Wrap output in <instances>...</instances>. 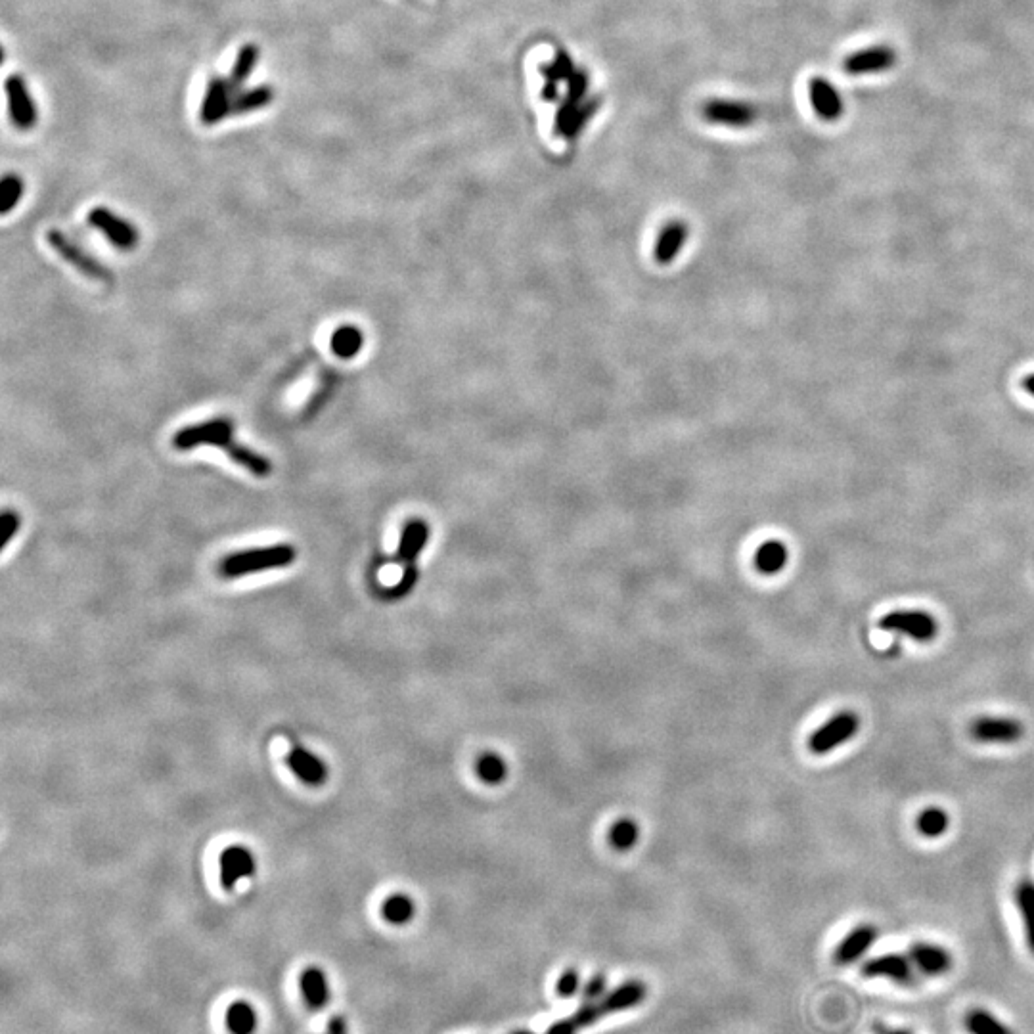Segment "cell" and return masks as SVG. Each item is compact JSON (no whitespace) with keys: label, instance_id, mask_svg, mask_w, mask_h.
<instances>
[{"label":"cell","instance_id":"cell-1","mask_svg":"<svg viewBox=\"0 0 1034 1034\" xmlns=\"http://www.w3.org/2000/svg\"><path fill=\"white\" fill-rule=\"evenodd\" d=\"M297 560V550L292 544H272L263 548L240 550L236 554L226 556L219 563V575L225 579H240L255 573H263L270 569L288 567Z\"/></svg>","mask_w":1034,"mask_h":1034},{"label":"cell","instance_id":"cell-2","mask_svg":"<svg viewBox=\"0 0 1034 1034\" xmlns=\"http://www.w3.org/2000/svg\"><path fill=\"white\" fill-rule=\"evenodd\" d=\"M646 994H648V987L642 981L632 979V981L619 985L617 989L611 990L609 994H604L600 1000L583 1004L571 1017V1021L581 1031V1029L594 1025L596 1021L604 1019L607 1015L625 1012V1010L640 1006L646 1000Z\"/></svg>","mask_w":1034,"mask_h":1034},{"label":"cell","instance_id":"cell-3","mask_svg":"<svg viewBox=\"0 0 1034 1034\" xmlns=\"http://www.w3.org/2000/svg\"><path fill=\"white\" fill-rule=\"evenodd\" d=\"M429 540V527L424 519H410L403 529L401 542L397 548V563L403 565V577L401 583L393 588V596L401 598L406 596L418 581V569L416 562L422 550L426 548Z\"/></svg>","mask_w":1034,"mask_h":1034},{"label":"cell","instance_id":"cell-4","mask_svg":"<svg viewBox=\"0 0 1034 1034\" xmlns=\"http://www.w3.org/2000/svg\"><path fill=\"white\" fill-rule=\"evenodd\" d=\"M46 242L68 265H71L75 270H79L89 280L100 282V284H112V270L104 267L96 257H92L81 246H77L62 230L50 228L46 232Z\"/></svg>","mask_w":1034,"mask_h":1034},{"label":"cell","instance_id":"cell-5","mask_svg":"<svg viewBox=\"0 0 1034 1034\" xmlns=\"http://www.w3.org/2000/svg\"><path fill=\"white\" fill-rule=\"evenodd\" d=\"M234 441V424L228 418H215L202 424L186 426L179 429L173 437V447L180 452L198 449L202 445H211L225 450L226 445Z\"/></svg>","mask_w":1034,"mask_h":1034},{"label":"cell","instance_id":"cell-6","mask_svg":"<svg viewBox=\"0 0 1034 1034\" xmlns=\"http://www.w3.org/2000/svg\"><path fill=\"white\" fill-rule=\"evenodd\" d=\"M860 728V719L853 711H841L822 724L809 738V749L814 755H828L843 743L851 742Z\"/></svg>","mask_w":1034,"mask_h":1034},{"label":"cell","instance_id":"cell-7","mask_svg":"<svg viewBox=\"0 0 1034 1034\" xmlns=\"http://www.w3.org/2000/svg\"><path fill=\"white\" fill-rule=\"evenodd\" d=\"M879 627L887 632L904 634L918 642H931L939 634L937 619L933 615H929L927 611H918V609L891 611L879 621Z\"/></svg>","mask_w":1034,"mask_h":1034},{"label":"cell","instance_id":"cell-8","mask_svg":"<svg viewBox=\"0 0 1034 1034\" xmlns=\"http://www.w3.org/2000/svg\"><path fill=\"white\" fill-rule=\"evenodd\" d=\"M701 113L707 123L732 127V129L751 127L759 117L755 106L742 102V100H726V98H713V100L705 102Z\"/></svg>","mask_w":1034,"mask_h":1034},{"label":"cell","instance_id":"cell-9","mask_svg":"<svg viewBox=\"0 0 1034 1034\" xmlns=\"http://www.w3.org/2000/svg\"><path fill=\"white\" fill-rule=\"evenodd\" d=\"M89 225L94 226L104 238H108L113 246L121 251H131L136 248L140 234L133 223L127 219L117 217L113 211L106 207H94L89 211Z\"/></svg>","mask_w":1034,"mask_h":1034},{"label":"cell","instance_id":"cell-10","mask_svg":"<svg viewBox=\"0 0 1034 1034\" xmlns=\"http://www.w3.org/2000/svg\"><path fill=\"white\" fill-rule=\"evenodd\" d=\"M234 92L228 77L213 75L207 83V89L203 94L202 108H200V121L205 127H215L226 117H232V100Z\"/></svg>","mask_w":1034,"mask_h":1034},{"label":"cell","instance_id":"cell-11","mask_svg":"<svg viewBox=\"0 0 1034 1034\" xmlns=\"http://www.w3.org/2000/svg\"><path fill=\"white\" fill-rule=\"evenodd\" d=\"M4 90L8 100V113L14 127L20 131H31L37 125L39 112L22 75H10L4 83Z\"/></svg>","mask_w":1034,"mask_h":1034},{"label":"cell","instance_id":"cell-12","mask_svg":"<svg viewBox=\"0 0 1034 1034\" xmlns=\"http://www.w3.org/2000/svg\"><path fill=\"white\" fill-rule=\"evenodd\" d=\"M914 967L912 960L902 954H883L868 960L862 966V975L866 979H889L900 987H914L918 983Z\"/></svg>","mask_w":1034,"mask_h":1034},{"label":"cell","instance_id":"cell-13","mask_svg":"<svg viewBox=\"0 0 1034 1034\" xmlns=\"http://www.w3.org/2000/svg\"><path fill=\"white\" fill-rule=\"evenodd\" d=\"M969 734L975 742L1008 745L1023 738V724L1008 717H979L969 724Z\"/></svg>","mask_w":1034,"mask_h":1034},{"label":"cell","instance_id":"cell-14","mask_svg":"<svg viewBox=\"0 0 1034 1034\" xmlns=\"http://www.w3.org/2000/svg\"><path fill=\"white\" fill-rule=\"evenodd\" d=\"M895 62H897L895 48L887 45H876L851 54L845 60L843 69L849 75H866V73H879V71L891 69L895 66Z\"/></svg>","mask_w":1034,"mask_h":1034},{"label":"cell","instance_id":"cell-15","mask_svg":"<svg viewBox=\"0 0 1034 1034\" xmlns=\"http://www.w3.org/2000/svg\"><path fill=\"white\" fill-rule=\"evenodd\" d=\"M809 98L816 115L824 121H837L845 113V102L839 90L824 77H814L809 83Z\"/></svg>","mask_w":1034,"mask_h":1034},{"label":"cell","instance_id":"cell-16","mask_svg":"<svg viewBox=\"0 0 1034 1034\" xmlns=\"http://www.w3.org/2000/svg\"><path fill=\"white\" fill-rule=\"evenodd\" d=\"M877 941V929L870 923H862L855 927L839 945L835 948L833 960L839 966H851L858 962L868 948Z\"/></svg>","mask_w":1034,"mask_h":1034},{"label":"cell","instance_id":"cell-17","mask_svg":"<svg viewBox=\"0 0 1034 1034\" xmlns=\"http://www.w3.org/2000/svg\"><path fill=\"white\" fill-rule=\"evenodd\" d=\"M286 763L290 766L293 774L307 786L318 787L322 786L328 778V766L324 761H320L316 755H313L311 751L295 745L290 749L288 757H286Z\"/></svg>","mask_w":1034,"mask_h":1034},{"label":"cell","instance_id":"cell-18","mask_svg":"<svg viewBox=\"0 0 1034 1034\" xmlns=\"http://www.w3.org/2000/svg\"><path fill=\"white\" fill-rule=\"evenodd\" d=\"M255 874V858L244 847H228L221 855V885L232 891L244 877Z\"/></svg>","mask_w":1034,"mask_h":1034},{"label":"cell","instance_id":"cell-19","mask_svg":"<svg viewBox=\"0 0 1034 1034\" xmlns=\"http://www.w3.org/2000/svg\"><path fill=\"white\" fill-rule=\"evenodd\" d=\"M910 960L920 969L923 975L939 977L945 975L952 969V956L950 952L939 945L931 943H916L910 948Z\"/></svg>","mask_w":1034,"mask_h":1034},{"label":"cell","instance_id":"cell-20","mask_svg":"<svg viewBox=\"0 0 1034 1034\" xmlns=\"http://www.w3.org/2000/svg\"><path fill=\"white\" fill-rule=\"evenodd\" d=\"M596 112V102L585 100L577 104H563L562 110L556 115V133L565 138H575L585 127L588 117Z\"/></svg>","mask_w":1034,"mask_h":1034},{"label":"cell","instance_id":"cell-21","mask_svg":"<svg viewBox=\"0 0 1034 1034\" xmlns=\"http://www.w3.org/2000/svg\"><path fill=\"white\" fill-rule=\"evenodd\" d=\"M688 238V226L684 223H669L661 230L655 242V261L659 265H671L676 255L682 251Z\"/></svg>","mask_w":1034,"mask_h":1034},{"label":"cell","instance_id":"cell-22","mask_svg":"<svg viewBox=\"0 0 1034 1034\" xmlns=\"http://www.w3.org/2000/svg\"><path fill=\"white\" fill-rule=\"evenodd\" d=\"M226 456L240 468L248 470L253 477H259V479H265L272 473V464H270L269 458L255 452L253 449H249L246 445L238 443L236 439L230 441L225 447Z\"/></svg>","mask_w":1034,"mask_h":1034},{"label":"cell","instance_id":"cell-23","mask_svg":"<svg viewBox=\"0 0 1034 1034\" xmlns=\"http://www.w3.org/2000/svg\"><path fill=\"white\" fill-rule=\"evenodd\" d=\"M272 100H274V89L269 85L236 90L234 100H232V117L259 112L270 106Z\"/></svg>","mask_w":1034,"mask_h":1034},{"label":"cell","instance_id":"cell-24","mask_svg":"<svg viewBox=\"0 0 1034 1034\" xmlns=\"http://www.w3.org/2000/svg\"><path fill=\"white\" fill-rule=\"evenodd\" d=\"M301 992L305 996V1002L313 1010L326 1008L330 1000V990L326 983V975L318 967H309L301 975Z\"/></svg>","mask_w":1034,"mask_h":1034},{"label":"cell","instance_id":"cell-25","mask_svg":"<svg viewBox=\"0 0 1034 1034\" xmlns=\"http://www.w3.org/2000/svg\"><path fill=\"white\" fill-rule=\"evenodd\" d=\"M259 58H261V48L255 45V43H248V45L242 46L238 56H236V62L228 73V81L232 85V89L240 90L244 89L248 85L249 77L251 73L257 68L259 64Z\"/></svg>","mask_w":1034,"mask_h":1034},{"label":"cell","instance_id":"cell-26","mask_svg":"<svg viewBox=\"0 0 1034 1034\" xmlns=\"http://www.w3.org/2000/svg\"><path fill=\"white\" fill-rule=\"evenodd\" d=\"M544 73V79H546V85H544V98L546 100H556L558 98V87L560 83H567L571 79V75L575 73V66H573V60L560 52L546 68H542Z\"/></svg>","mask_w":1034,"mask_h":1034},{"label":"cell","instance_id":"cell-27","mask_svg":"<svg viewBox=\"0 0 1034 1034\" xmlns=\"http://www.w3.org/2000/svg\"><path fill=\"white\" fill-rule=\"evenodd\" d=\"M787 560H789L787 546L780 540H768L759 546V550L755 554V565L763 575H776V573L784 571Z\"/></svg>","mask_w":1034,"mask_h":1034},{"label":"cell","instance_id":"cell-28","mask_svg":"<svg viewBox=\"0 0 1034 1034\" xmlns=\"http://www.w3.org/2000/svg\"><path fill=\"white\" fill-rule=\"evenodd\" d=\"M1015 902H1017V908H1019V914H1021V920H1023V927H1025V939H1027V945L1031 948V952L1034 954V881L1033 879H1023L1017 889H1015Z\"/></svg>","mask_w":1034,"mask_h":1034},{"label":"cell","instance_id":"cell-29","mask_svg":"<svg viewBox=\"0 0 1034 1034\" xmlns=\"http://www.w3.org/2000/svg\"><path fill=\"white\" fill-rule=\"evenodd\" d=\"M362 343H364V336L357 326H341L332 334L330 347L336 357L347 360L359 355Z\"/></svg>","mask_w":1034,"mask_h":1034},{"label":"cell","instance_id":"cell-30","mask_svg":"<svg viewBox=\"0 0 1034 1034\" xmlns=\"http://www.w3.org/2000/svg\"><path fill=\"white\" fill-rule=\"evenodd\" d=\"M964 1025L969 1034H1015L998 1017H994L987 1010H979V1008L967 1013Z\"/></svg>","mask_w":1034,"mask_h":1034},{"label":"cell","instance_id":"cell-31","mask_svg":"<svg viewBox=\"0 0 1034 1034\" xmlns=\"http://www.w3.org/2000/svg\"><path fill=\"white\" fill-rule=\"evenodd\" d=\"M257 1017L246 1002H236L226 1012V1027L232 1034H253Z\"/></svg>","mask_w":1034,"mask_h":1034},{"label":"cell","instance_id":"cell-32","mask_svg":"<svg viewBox=\"0 0 1034 1034\" xmlns=\"http://www.w3.org/2000/svg\"><path fill=\"white\" fill-rule=\"evenodd\" d=\"M414 914H416V906L406 895H393L383 902L382 916L387 923L405 925L412 920Z\"/></svg>","mask_w":1034,"mask_h":1034},{"label":"cell","instance_id":"cell-33","mask_svg":"<svg viewBox=\"0 0 1034 1034\" xmlns=\"http://www.w3.org/2000/svg\"><path fill=\"white\" fill-rule=\"evenodd\" d=\"M948 824H950L948 814L939 807H927L920 812V816L916 820V828L923 837H941L948 830Z\"/></svg>","mask_w":1034,"mask_h":1034},{"label":"cell","instance_id":"cell-34","mask_svg":"<svg viewBox=\"0 0 1034 1034\" xmlns=\"http://www.w3.org/2000/svg\"><path fill=\"white\" fill-rule=\"evenodd\" d=\"M477 774L485 784L498 786L508 776V766L495 753H487L477 761Z\"/></svg>","mask_w":1034,"mask_h":1034},{"label":"cell","instance_id":"cell-35","mask_svg":"<svg viewBox=\"0 0 1034 1034\" xmlns=\"http://www.w3.org/2000/svg\"><path fill=\"white\" fill-rule=\"evenodd\" d=\"M638 826L632 820H619L609 830V843L617 851H629L638 841Z\"/></svg>","mask_w":1034,"mask_h":1034},{"label":"cell","instance_id":"cell-36","mask_svg":"<svg viewBox=\"0 0 1034 1034\" xmlns=\"http://www.w3.org/2000/svg\"><path fill=\"white\" fill-rule=\"evenodd\" d=\"M23 196V180L16 175H6L0 182V213L8 215Z\"/></svg>","mask_w":1034,"mask_h":1034},{"label":"cell","instance_id":"cell-37","mask_svg":"<svg viewBox=\"0 0 1034 1034\" xmlns=\"http://www.w3.org/2000/svg\"><path fill=\"white\" fill-rule=\"evenodd\" d=\"M22 527V517L12 510H6L0 516V550L8 546V542L16 537V533Z\"/></svg>","mask_w":1034,"mask_h":1034},{"label":"cell","instance_id":"cell-38","mask_svg":"<svg viewBox=\"0 0 1034 1034\" xmlns=\"http://www.w3.org/2000/svg\"><path fill=\"white\" fill-rule=\"evenodd\" d=\"M581 989V975L577 969H565L558 983H556V992L560 998H573L577 992Z\"/></svg>","mask_w":1034,"mask_h":1034},{"label":"cell","instance_id":"cell-39","mask_svg":"<svg viewBox=\"0 0 1034 1034\" xmlns=\"http://www.w3.org/2000/svg\"><path fill=\"white\" fill-rule=\"evenodd\" d=\"M606 994V977L604 975H594L583 989V1000L586 1002H596L600 1000L602 996Z\"/></svg>","mask_w":1034,"mask_h":1034},{"label":"cell","instance_id":"cell-40","mask_svg":"<svg viewBox=\"0 0 1034 1034\" xmlns=\"http://www.w3.org/2000/svg\"><path fill=\"white\" fill-rule=\"evenodd\" d=\"M577 1033H579V1029H577V1025H575V1023H573V1021H571V1017H569V1019H563V1021H558V1023H554V1025H552V1027H548V1031H546V1033H544V1034H577Z\"/></svg>","mask_w":1034,"mask_h":1034},{"label":"cell","instance_id":"cell-41","mask_svg":"<svg viewBox=\"0 0 1034 1034\" xmlns=\"http://www.w3.org/2000/svg\"><path fill=\"white\" fill-rule=\"evenodd\" d=\"M328 1034H347V1025L343 1017H334L328 1025Z\"/></svg>","mask_w":1034,"mask_h":1034},{"label":"cell","instance_id":"cell-42","mask_svg":"<svg viewBox=\"0 0 1034 1034\" xmlns=\"http://www.w3.org/2000/svg\"><path fill=\"white\" fill-rule=\"evenodd\" d=\"M1025 387H1027V391H1029V393L1034 397V374L1029 378V380H1025Z\"/></svg>","mask_w":1034,"mask_h":1034},{"label":"cell","instance_id":"cell-43","mask_svg":"<svg viewBox=\"0 0 1034 1034\" xmlns=\"http://www.w3.org/2000/svg\"><path fill=\"white\" fill-rule=\"evenodd\" d=\"M877 1034H912V1033H908V1031H891V1033H889V1031H881V1029H877Z\"/></svg>","mask_w":1034,"mask_h":1034},{"label":"cell","instance_id":"cell-44","mask_svg":"<svg viewBox=\"0 0 1034 1034\" xmlns=\"http://www.w3.org/2000/svg\"><path fill=\"white\" fill-rule=\"evenodd\" d=\"M512 1034H535V1033H531V1031H516V1033H512Z\"/></svg>","mask_w":1034,"mask_h":1034}]
</instances>
